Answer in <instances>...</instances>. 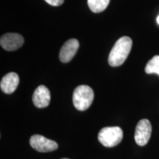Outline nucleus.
<instances>
[{
    "mask_svg": "<svg viewBox=\"0 0 159 159\" xmlns=\"http://www.w3.org/2000/svg\"><path fill=\"white\" fill-rule=\"evenodd\" d=\"M46 2L52 6H60L64 2V0H44Z\"/></svg>",
    "mask_w": 159,
    "mask_h": 159,
    "instance_id": "nucleus-12",
    "label": "nucleus"
},
{
    "mask_svg": "<svg viewBox=\"0 0 159 159\" xmlns=\"http://www.w3.org/2000/svg\"><path fill=\"white\" fill-rule=\"evenodd\" d=\"M24 42L23 36L18 33H6L2 35L0 39V44L7 51L17 50L22 47Z\"/></svg>",
    "mask_w": 159,
    "mask_h": 159,
    "instance_id": "nucleus-6",
    "label": "nucleus"
},
{
    "mask_svg": "<svg viewBox=\"0 0 159 159\" xmlns=\"http://www.w3.org/2000/svg\"><path fill=\"white\" fill-rule=\"evenodd\" d=\"M61 159H69V158H61Z\"/></svg>",
    "mask_w": 159,
    "mask_h": 159,
    "instance_id": "nucleus-14",
    "label": "nucleus"
},
{
    "mask_svg": "<svg viewBox=\"0 0 159 159\" xmlns=\"http://www.w3.org/2000/svg\"><path fill=\"white\" fill-rule=\"evenodd\" d=\"M110 0H88L89 8L94 13L104 11L108 7Z\"/></svg>",
    "mask_w": 159,
    "mask_h": 159,
    "instance_id": "nucleus-10",
    "label": "nucleus"
},
{
    "mask_svg": "<svg viewBox=\"0 0 159 159\" xmlns=\"http://www.w3.org/2000/svg\"><path fill=\"white\" fill-rule=\"evenodd\" d=\"M152 133V126L148 119H141L136 125L134 139L139 146H144L150 140Z\"/></svg>",
    "mask_w": 159,
    "mask_h": 159,
    "instance_id": "nucleus-4",
    "label": "nucleus"
},
{
    "mask_svg": "<svg viewBox=\"0 0 159 159\" xmlns=\"http://www.w3.org/2000/svg\"><path fill=\"white\" fill-rule=\"evenodd\" d=\"M51 95L49 89L44 85H39L33 95V102L35 107L43 108L47 107L50 102Z\"/></svg>",
    "mask_w": 159,
    "mask_h": 159,
    "instance_id": "nucleus-8",
    "label": "nucleus"
},
{
    "mask_svg": "<svg viewBox=\"0 0 159 159\" xmlns=\"http://www.w3.org/2000/svg\"><path fill=\"white\" fill-rule=\"evenodd\" d=\"M123 132L119 127H106L99 130L98 140L103 146L106 148H113L122 142Z\"/></svg>",
    "mask_w": 159,
    "mask_h": 159,
    "instance_id": "nucleus-3",
    "label": "nucleus"
},
{
    "mask_svg": "<svg viewBox=\"0 0 159 159\" xmlns=\"http://www.w3.org/2000/svg\"><path fill=\"white\" fill-rule=\"evenodd\" d=\"M30 144L34 150L40 152H52L57 150L58 148L56 142L38 134L31 136Z\"/></svg>",
    "mask_w": 159,
    "mask_h": 159,
    "instance_id": "nucleus-5",
    "label": "nucleus"
},
{
    "mask_svg": "<svg viewBox=\"0 0 159 159\" xmlns=\"http://www.w3.org/2000/svg\"><path fill=\"white\" fill-rule=\"evenodd\" d=\"M147 74H157L159 76V55H156L151 58L145 67Z\"/></svg>",
    "mask_w": 159,
    "mask_h": 159,
    "instance_id": "nucleus-11",
    "label": "nucleus"
},
{
    "mask_svg": "<svg viewBox=\"0 0 159 159\" xmlns=\"http://www.w3.org/2000/svg\"><path fill=\"white\" fill-rule=\"evenodd\" d=\"M19 83V75L15 72H10L2 77L0 83V87L4 93L10 94L16 90Z\"/></svg>",
    "mask_w": 159,
    "mask_h": 159,
    "instance_id": "nucleus-9",
    "label": "nucleus"
},
{
    "mask_svg": "<svg viewBox=\"0 0 159 159\" xmlns=\"http://www.w3.org/2000/svg\"><path fill=\"white\" fill-rule=\"evenodd\" d=\"M156 21H157V23H158V25H159V15H158V16L157 17V19H156Z\"/></svg>",
    "mask_w": 159,
    "mask_h": 159,
    "instance_id": "nucleus-13",
    "label": "nucleus"
},
{
    "mask_svg": "<svg viewBox=\"0 0 159 159\" xmlns=\"http://www.w3.org/2000/svg\"><path fill=\"white\" fill-rule=\"evenodd\" d=\"M79 46V41L77 39H71L66 41L60 51V61L63 63L69 62L76 54Z\"/></svg>",
    "mask_w": 159,
    "mask_h": 159,
    "instance_id": "nucleus-7",
    "label": "nucleus"
},
{
    "mask_svg": "<svg viewBox=\"0 0 159 159\" xmlns=\"http://www.w3.org/2000/svg\"><path fill=\"white\" fill-rule=\"evenodd\" d=\"M133 41L130 37L123 36L116 41L108 56V63L111 66L122 65L130 54Z\"/></svg>",
    "mask_w": 159,
    "mask_h": 159,
    "instance_id": "nucleus-1",
    "label": "nucleus"
},
{
    "mask_svg": "<svg viewBox=\"0 0 159 159\" xmlns=\"http://www.w3.org/2000/svg\"><path fill=\"white\" fill-rule=\"evenodd\" d=\"M94 97V91L91 87L85 85H79L73 92V104L78 111H85L91 106Z\"/></svg>",
    "mask_w": 159,
    "mask_h": 159,
    "instance_id": "nucleus-2",
    "label": "nucleus"
}]
</instances>
